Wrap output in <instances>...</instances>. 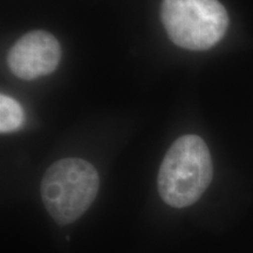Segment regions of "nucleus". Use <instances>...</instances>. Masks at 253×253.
I'll list each match as a JSON object with an SVG mask.
<instances>
[{
    "mask_svg": "<svg viewBox=\"0 0 253 253\" xmlns=\"http://www.w3.org/2000/svg\"><path fill=\"white\" fill-rule=\"evenodd\" d=\"M25 122V114L20 103L8 95L0 96V131L2 134L17 131Z\"/></svg>",
    "mask_w": 253,
    "mask_h": 253,
    "instance_id": "obj_5",
    "label": "nucleus"
},
{
    "mask_svg": "<svg viewBox=\"0 0 253 253\" xmlns=\"http://www.w3.org/2000/svg\"><path fill=\"white\" fill-rule=\"evenodd\" d=\"M99 189L96 169L82 158L68 157L46 170L41 181V198L55 223L68 225L90 208Z\"/></svg>",
    "mask_w": 253,
    "mask_h": 253,
    "instance_id": "obj_2",
    "label": "nucleus"
},
{
    "mask_svg": "<svg viewBox=\"0 0 253 253\" xmlns=\"http://www.w3.org/2000/svg\"><path fill=\"white\" fill-rule=\"evenodd\" d=\"M161 17L170 40L189 50L211 48L229 27V15L218 0H163Z\"/></svg>",
    "mask_w": 253,
    "mask_h": 253,
    "instance_id": "obj_3",
    "label": "nucleus"
},
{
    "mask_svg": "<svg viewBox=\"0 0 253 253\" xmlns=\"http://www.w3.org/2000/svg\"><path fill=\"white\" fill-rule=\"evenodd\" d=\"M61 47L53 34L32 31L15 41L7 54V66L21 80H33L48 75L58 68Z\"/></svg>",
    "mask_w": 253,
    "mask_h": 253,
    "instance_id": "obj_4",
    "label": "nucleus"
},
{
    "mask_svg": "<svg viewBox=\"0 0 253 253\" xmlns=\"http://www.w3.org/2000/svg\"><path fill=\"white\" fill-rule=\"evenodd\" d=\"M212 173V160L207 143L197 135L181 136L173 142L161 164L158 192L170 207H190L210 185Z\"/></svg>",
    "mask_w": 253,
    "mask_h": 253,
    "instance_id": "obj_1",
    "label": "nucleus"
}]
</instances>
